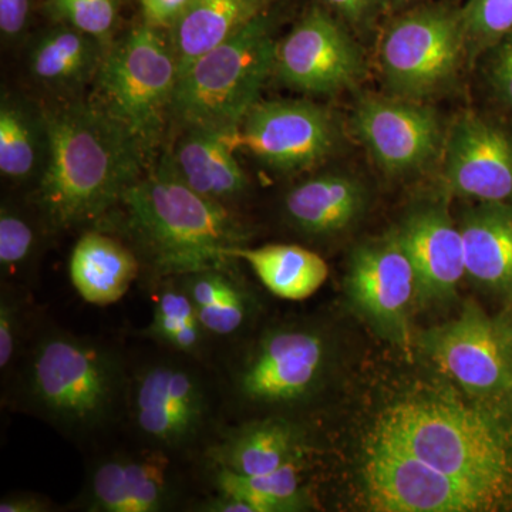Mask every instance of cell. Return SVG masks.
Wrapping results in <instances>:
<instances>
[{"label": "cell", "instance_id": "836d02e7", "mask_svg": "<svg viewBox=\"0 0 512 512\" xmlns=\"http://www.w3.org/2000/svg\"><path fill=\"white\" fill-rule=\"evenodd\" d=\"M53 15L70 28L109 45L116 28L117 0H50Z\"/></svg>", "mask_w": 512, "mask_h": 512}, {"label": "cell", "instance_id": "ba28073f", "mask_svg": "<svg viewBox=\"0 0 512 512\" xmlns=\"http://www.w3.org/2000/svg\"><path fill=\"white\" fill-rule=\"evenodd\" d=\"M330 366V343L309 323L266 328L244 352L218 365L224 409H291L322 389Z\"/></svg>", "mask_w": 512, "mask_h": 512}, {"label": "cell", "instance_id": "484cf974", "mask_svg": "<svg viewBox=\"0 0 512 512\" xmlns=\"http://www.w3.org/2000/svg\"><path fill=\"white\" fill-rule=\"evenodd\" d=\"M150 289L153 291V316L141 330V338L167 352L190 357L215 369L217 345L202 326L180 278H165Z\"/></svg>", "mask_w": 512, "mask_h": 512}, {"label": "cell", "instance_id": "8fae6325", "mask_svg": "<svg viewBox=\"0 0 512 512\" xmlns=\"http://www.w3.org/2000/svg\"><path fill=\"white\" fill-rule=\"evenodd\" d=\"M228 138L281 174L316 170L343 146L338 117L311 100L258 101Z\"/></svg>", "mask_w": 512, "mask_h": 512}, {"label": "cell", "instance_id": "ab89813d", "mask_svg": "<svg viewBox=\"0 0 512 512\" xmlns=\"http://www.w3.org/2000/svg\"><path fill=\"white\" fill-rule=\"evenodd\" d=\"M420 2L421 0H389L390 16L396 15V13L402 12V10L412 8V6Z\"/></svg>", "mask_w": 512, "mask_h": 512}, {"label": "cell", "instance_id": "6da1fadb", "mask_svg": "<svg viewBox=\"0 0 512 512\" xmlns=\"http://www.w3.org/2000/svg\"><path fill=\"white\" fill-rule=\"evenodd\" d=\"M131 360L111 340L43 319L3 382V404L45 421L74 443H96L124 421Z\"/></svg>", "mask_w": 512, "mask_h": 512}, {"label": "cell", "instance_id": "5b68a950", "mask_svg": "<svg viewBox=\"0 0 512 512\" xmlns=\"http://www.w3.org/2000/svg\"><path fill=\"white\" fill-rule=\"evenodd\" d=\"M224 410L214 367L167 350L131 365L123 424L140 446L200 463L224 426Z\"/></svg>", "mask_w": 512, "mask_h": 512}, {"label": "cell", "instance_id": "f546056e", "mask_svg": "<svg viewBox=\"0 0 512 512\" xmlns=\"http://www.w3.org/2000/svg\"><path fill=\"white\" fill-rule=\"evenodd\" d=\"M45 114L13 97L0 106V173L13 183L39 178L45 165Z\"/></svg>", "mask_w": 512, "mask_h": 512}, {"label": "cell", "instance_id": "cb8c5ba5", "mask_svg": "<svg viewBox=\"0 0 512 512\" xmlns=\"http://www.w3.org/2000/svg\"><path fill=\"white\" fill-rule=\"evenodd\" d=\"M466 278L497 295H512V202H477L457 222Z\"/></svg>", "mask_w": 512, "mask_h": 512}, {"label": "cell", "instance_id": "603a6c76", "mask_svg": "<svg viewBox=\"0 0 512 512\" xmlns=\"http://www.w3.org/2000/svg\"><path fill=\"white\" fill-rule=\"evenodd\" d=\"M238 259L178 276L204 329L218 349L235 343L254 322L258 301L239 272Z\"/></svg>", "mask_w": 512, "mask_h": 512}, {"label": "cell", "instance_id": "52a82bcc", "mask_svg": "<svg viewBox=\"0 0 512 512\" xmlns=\"http://www.w3.org/2000/svg\"><path fill=\"white\" fill-rule=\"evenodd\" d=\"M178 77L170 32L144 23L107 45L89 101L148 153L171 121Z\"/></svg>", "mask_w": 512, "mask_h": 512}, {"label": "cell", "instance_id": "d590c367", "mask_svg": "<svg viewBox=\"0 0 512 512\" xmlns=\"http://www.w3.org/2000/svg\"><path fill=\"white\" fill-rule=\"evenodd\" d=\"M357 37L372 35L386 16H390L389 0H318Z\"/></svg>", "mask_w": 512, "mask_h": 512}, {"label": "cell", "instance_id": "83f0119b", "mask_svg": "<svg viewBox=\"0 0 512 512\" xmlns=\"http://www.w3.org/2000/svg\"><path fill=\"white\" fill-rule=\"evenodd\" d=\"M107 45L64 25L49 30L30 50L29 72L53 92H73L93 83Z\"/></svg>", "mask_w": 512, "mask_h": 512}, {"label": "cell", "instance_id": "5bb4252c", "mask_svg": "<svg viewBox=\"0 0 512 512\" xmlns=\"http://www.w3.org/2000/svg\"><path fill=\"white\" fill-rule=\"evenodd\" d=\"M350 128L377 168L393 178L433 167L443 154L447 127L427 101L393 96L360 97Z\"/></svg>", "mask_w": 512, "mask_h": 512}, {"label": "cell", "instance_id": "7a4b0ae2", "mask_svg": "<svg viewBox=\"0 0 512 512\" xmlns=\"http://www.w3.org/2000/svg\"><path fill=\"white\" fill-rule=\"evenodd\" d=\"M43 114L46 160L29 205L52 234L94 227L147 170V151L89 100Z\"/></svg>", "mask_w": 512, "mask_h": 512}, {"label": "cell", "instance_id": "e0dca14e", "mask_svg": "<svg viewBox=\"0 0 512 512\" xmlns=\"http://www.w3.org/2000/svg\"><path fill=\"white\" fill-rule=\"evenodd\" d=\"M447 195L476 202H512V133L476 111L447 128L441 154Z\"/></svg>", "mask_w": 512, "mask_h": 512}, {"label": "cell", "instance_id": "3957f363", "mask_svg": "<svg viewBox=\"0 0 512 512\" xmlns=\"http://www.w3.org/2000/svg\"><path fill=\"white\" fill-rule=\"evenodd\" d=\"M97 225L134 248L150 286L231 261L229 249L248 245L254 234L234 208L191 190L165 157L147 167Z\"/></svg>", "mask_w": 512, "mask_h": 512}, {"label": "cell", "instance_id": "4fadbf2b", "mask_svg": "<svg viewBox=\"0 0 512 512\" xmlns=\"http://www.w3.org/2000/svg\"><path fill=\"white\" fill-rule=\"evenodd\" d=\"M177 458L137 444L100 453L90 461L84 483L66 510L82 512H167L187 507Z\"/></svg>", "mask_w": 512, "mask_h": 512}, {"label": "cell", "instance_id": "e575fe53", "mask_svg": "<svg viewBox=\"0 0 512 512\" xmlns=\"http://www.w3.org/2000/svg\"><path fill=\"white\" fill-rule=\"evenodd\" d=\"M485 56V83L491 97L512 117V32L491 47Z\"/></svg>", "mask_w": 512, "mask_h": 512}, {"label": "cell", "instance_id": "d6a6232c", "mask_svg": "<svg viewBox=\"0 0 512 512\" xmlns=\"http://www.w3.org/2000/svg\"><path fill=\"white\" fill-rule=\"evenodd\" d=\"M463 23L467 57L473 62L512 32V0H467Z\"/></svg>", "mask_w": 512, "mask_h": 512}, {"label": "cell", "instance_id": "44dd1931", "mask_svg": "<svg viewBox=\"0 0 512 512\" xmlns=\"http://www.w3.org/2000/svg\"><path fill=\"white\" fill-rule=\"evenodd\" d=\"M69 276L84 302L110 306L121 301L143 276V265L120 234L94 225L86 228L74 244Z\"/></svg>", "mask_w": 512, "mask_h": 512}, {"label": "cell", "instance_id": "9c48e42d", "mask_svg": "<svg viewBox=\"0 0 512 512\" xmlns=\"http://www.w3.org/2000/svg\"><path fill=\"white\" fill-rule=\"evenodd\" d=\"M466 60L463 5L456 0L420 2L390 16L377 50L387 92L412 100L450 90Z\"/></svg>", "mask_w": 512, "mask_h": 512}, {"label": "cell", "instance_id": "9a60e30c", "mask_svg": "<svg viewBox=\"0 0 512 512\" xmlns=\"http://www.w3.org/2000/svg\"><path fill=\"white\" fill-rule=\"evenodd\" d=\"M421 346L467 392L488 399L512 392L510 316H491L467 303L457 318L426 330Z\"/></svg>", "mask_w": 512, "mask_h": 512}, {"label": "cell", "instance_id": "277c9868", "mask_svg": "<svg viewBox=\"0 0 512 512\" xmlns=\"http://www.w3.org/2000/svg\"><path fill=\"white\" fill-rule=\"evenodd\" d=\"M375 436L429 466L500 495L512 511V419L437 399H414L384 414Z\"/></svg>", "mask_w": 512, "mask_h": 512}, {"label": "cell", "instance_id": "30bf717a", "mask_svg": "<svg viewBox=\"0 0 512 512\" xmlns=\"http://www.w3.org/2000/svg\"><path fill=\"white\" fill-rule=\"evenodd\" d=\"M363 480L373 511H510L500 495L483 485L437 470L379 436L367 451Z\"/></svg>", "mask_w": 512, "mask_h": 512}, {"label": "cell", "instance_id": "ffe728a7", "mask_svg": "<svg viewBox=\"0 0 512 512\" xmlns=\"http://www.w3.org/2000/svg\"><path fill=\"white\" fill-rule=\"evenodd\" d=\"M370 204L362 178L343 171L312 175L286 192L284 217L308 238H332L355 227Z\"/></svg>", "mask_w": 512, "mask_h": 512}, {"label": "cell", "instance_id": "7402d4cb", "mask_svg": "<svg viewBox=\"0 0 512 512\" xmlns=\"http://www.w3.org/2000/svg\"><path fill=\"white\" fill-rule=\"evenodd\" d=\"M227 136L200 128H183L165 160L191 190L234 208L249 190L244 168Z\"/></svg>", "mask_w": 512, "mask_h": 512}, {"label": "cell", "instance_id": "8d00e7d4", "mask_svg": "<svg viewBox=\"0 0 512 512\" xmlns=\"http://www.w3.org/2000/svg\"><path fill=\"white\" fill-rule=\"evenodd\" d=\"M192 0H140L146 23L170 30L184 15Z\"/></svg>", "mask_w": 512, "mask_h": 512}, {"label": "cell", "instance_id": "74e56055", "mask_svg": "<svg viewBox=\"0 0 512 512\" xmlns=\"http://www.w3.org/2000/svg\"><path fill=\"white\" fill-rule=\"evenodd\" d=\"M30 0H0V32L3 39L16 40L28 25Z\"/></svg>", "mask_w": 512, "mask_h": 512}, {"label": "cell", "instance_id": "4dcf8cb0", "mask_svg": "<svg viewBox=\"0 0 512 512\" xmlns=\"http://www.w3.org/2000/svg\"><path fill=\"white\" fill-rule=\"evenodd\" d=\"M46 234L52 231L32 205L28 212L12 202H3L0 208V281L30 288L35 281Z\"/></svg>", "mask_w": 512, "mask_h": 512}, {"label": "cell", "instance_id": "1f68e13d", "mask_svg": "<svg viewBox=\"0 0 512 512\" xmlns=\"http://www.w3.org/2000/svg\"><path fill=\"white\" fill-rule=\"evenodd\" d=\"M28 286L0 281V375L2 383L25 355L42 323Z\"/></svg>", "mask_w": 512, "mask_h": 512}, {"label": "cell", "instance_id": "f35d334b", "mask_svg": "<svg viewBox=\"0 0 512 512\" xmlns=\"http://www.w3.org/2000/svg\"><path fill=\"white\" fill-rule=\"evenodd\" d=\"M59 505L53 503L45 494L35 491H15L3 495L0 500V512H53L59 511Z\"/></svg>", "mask_w": 512, "mask_h": 512}, {"label": "cell", "instance_id": "8992f818", "mask_svg": "<svg viewBox=\"0 0 512 512\" xmlns=\"http://www.w3.org/2000/svg\"><path fill=\"white\" fill-rule=\"evenodd\" d=\"M279 5L195 59L178 77L171 121L232 137L275 73Z\"/></svg>", "mask_w": 512, "mask_h": 512}, {"label": "cell", "instance_id": "d4e9b609", "mask_svg": "<svg viewBox=\"0 0 512 512\" xmlns=\"http://www.w3.org/2000/svg\"><path fill=\"white\" fill-rule=\"evenodd\" d=\"M276 5L279 0H192L184 15L168 30L180 73Z\"/></svg>", "mask_w": 512, "mask_h": 512}, {"label": "cell", "instance_id": "2e32d148", "mask_svg": "<svg viewBox=\"0 0 512 512\" xmlns=\"http://www.w3.org/2000/svg\"><path fill=\"white\" fill-rule=\"evenodd\" d=\"M343 284L350 308L373 332L392 343L407 342L419 288L393 228L352 249Z\"/></svg>", "mask_w": 512, "mask_h": 512}, {"label": "cell", "instance_id": "f1b7e54d", "mask_svg": "<svg viewBox=\"0 0 512 512\" xmlns=\"http://www.w3.org/2000/svg\"><path fill=\"white\" fill-rule=\"evenodd\" d=\"M200 466L208 493L237 501L242 512H295L308 507L301 481L302 463L258 476H244L214 464Z\"/></svg>", "mask_w": 512, "mask_h": 512}, {"label": "cell", "instance_id": "ac0fdd59", "mask_svg": "<svg viewBox=\"0 0 512 512\" xmlns=\"http://www.w3.org/2000/svg\"><path fill=\"white\" fill-rule=\"evenodd\" d=\"M393 229L412 262L419 303L451 301L466 276V262L460 228L446 202H417Z\"/></svg>", "mask_w": 512, "mask_h": 512}, {"label": "cell", "instance_id": "d6986e66", "mask_svg": "<svg viewBox=\"0 0 512 512\" xmlns=\"http://www.w3.org/2000/svg\"><path fill=\"white\" fill-rule=\"evenodd\" d=\"M306 450L305 430L296 421L285 416L249 417L235 424L224 423L200 463L258 476L303 463Z\"/></svg>", "mask_w": 512, "mask_h": 512}, {"label": "cell", "instance_id": "4316f807", "mask_svg": "<svg viewBox=\"0 0 512 512\" xmlns=\"http://www.w3.org/2000/svg\"><path fill=\"white\" fill-rule=\"evenodd\" d=\"M228 256L248 265L259 282L284 301H305L328 281L329 266L325 259L299 245H244L229 249Z\"/></svg>", "mask_w": 512, "mask_h": 512}, {"label": "cell", "instance_id": "7c38bea8", "mask_svg": "<svg viewBox=\"0 0 512 512\" xmlns=\"http://www.w3.org/2000/svg\"><path fill=\"white\" fill-rule=\"evenodd\" d=\"M275 74L298 92L333 97L362 84L367 62L355 33L316 2L291 32L278 40Z\"/></svg>", "mask_w": 512, "mask_h": 512}]
</instances>
